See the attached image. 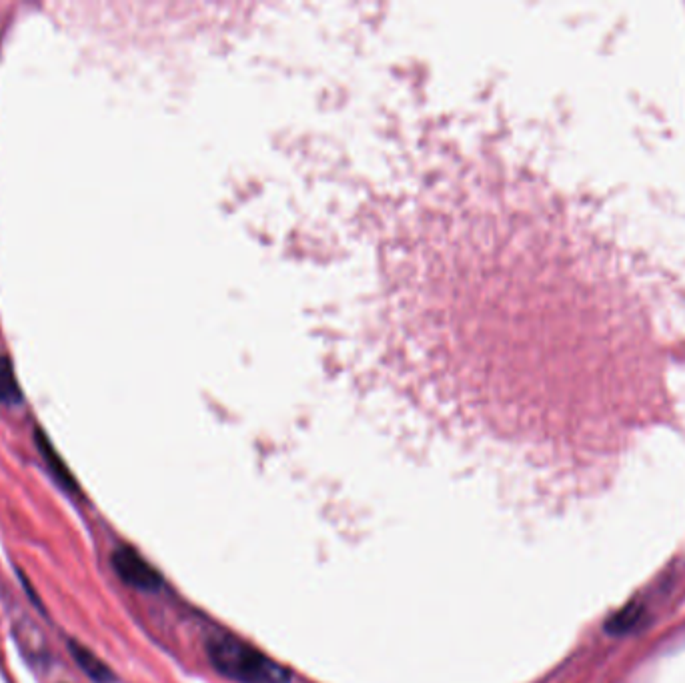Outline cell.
I'll use <instances>...</instances> for the list:
<instances>
[{
	"label": "cell",
	"mask_w": 685,
	"mask_h": 683,
	"mask_svg": "<svg viewBox=\"0 0 685 683\" xmlns=\"http://www.w3.org/2000/svg\"><path fill=\"white\" fill-rule=\"evenodd\" d=\"M207 653L213 665L237 683H289L291 679L287 667L231 635H213Z\"/></svg>",
	"instance_id": "6da1fadb"
},
{
	"label": "cell",
	"mask_w": 685,
	"mask_h": 683,
	"mask_svg": "<svg viewBox=\"0 0 685 683\" xmlns=\"http://www.w3.org/2000/svg\"><path fill=\"white\" fill-rule=\"evenodd\" d=\"M113 567L117 575L131 587L143 591H155L161 587V575L153 565H149L135 549L121 547L113 555Z\"/></svg>",
	"instance_id": "7a4b0ae2"
},
{
	"label": "cell",
	"mask_w": 685,
	"mask_h": 683,
	"mask_svg": "<svg viewBox=\"0 0 685 683\" xmlns=\"http://www.w3.org/2000/svg\"><path fill=\"white\" fill-rule=\"evenodd\" d=\"M71 653L75 657V661L79 663V667L97 683H111L113 681V673L111 669L95 655L91 653L87 647H83L81 643H71Z\"/></svg>",
	"instance_id": "3957f363"
},
{
	"label": "cell",
	"mask_w": 685,
	"mask_h": 683,
	"mask_svg": "<svg viewBox=\"0 0 685 683\" xmlns=\"http://www.w3.org/2000/svg\"><path fill=\"white\" fill-rule=\"evenodd\" d=\"M23 391L19 387L15 367L9 357H0V403L15 405L21 403Z\"/></svg>",
	"instance_id": "277c9868"
},
{
	"label": "cell",
	"mask_w": 685,
	"mask_h": 683,
	"mask_svg": "<svg viewBox=\"0 0 685 683\" xmlns=\"http://www.w3.org/2000/svg\"><path fill=\"white\" fill-rule=\"evenodd\" d=\"M639 619H641V607L637 603H629L605 623V631H609L611 635H623L629 629H633Z\"/></svg>",
	"instance_id": "5b68a950"
},
{
	"label": "cell",
	"mask_w": 685,
	"mask_h": 683,
	"mask_svg": "<svg viewBox=\"0 0 685 683\" xmlns=\"http://www.w3.org/2000/svg\"><path fill=\"white\" fill-rule=\"evenodd\" d=\"M39 447H41V453L45 455V461L51 465V469H53L55 475L61 479V483H65V485H69V487H75V479L71 477L69 469H67L65 463L59 459V455L55 453V449H53V445L49 443V439L43 437L41 433H39Z\"/></svg>",
	"instance_id": "8992f818"
}]
</instances>
